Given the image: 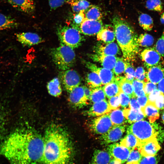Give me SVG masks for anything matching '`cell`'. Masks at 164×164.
I'll list each match as a JSON object with an SVG mask.
<instances>
[{"label":"cell","mask_w":164,"mask_h":164,"mask_svg":"<svg viewBox=\"0 0 164 164\" xmlns=\"http://www.w3.org/2000/svg\"><path fill=\"white\" fill-rule=\"evenodd\" d=\"M137 41L139 46L143 47H149L152 45L154 39L151 35L145 33L141 34L138 37Z\"/></svg>","instance_id":"8d00e7d4"},{"label":"cell","mask_w":164,"mask_h":164,"mask_svg":"<svg viewBox=\"0 0 164 164\" xmlns=\"http://www.w3.org/2000/svg\"><path fill=\"white\" fill-rule=\"evenodd\" d=\"M118 81L121 91L131 98L137 97L135 94L132 82L126 79L125 77H116Z\"/></svg>","instance_id":"cb8c5ba5"},{"label":"cell","mask_w":164,"mask_h":164,"mask_svg":"<svg viewBox=\"0 0 164 164\" xmlns=\"http://www.w3.org/2000/svg\"><path fill=\"white\" fill-rule=\"evenodd\" d=\"M47 88L49 94L53 96L58 97L62 93L60 83L58 78H54L48 82Z\"/></svg>","instance_id":"4dcf8cb0"},{"label":"cell","mask_w":164,"mask_h":164,"mask_svg":"<svg viewBox=\"0 0 164 164\" xmlns=\"http://www.w3.org/2000/svg\"><path fill=\"white\" fill-rule=\"evenodd\" d=\"M108 114L113 125H124L128 121L124 115L123 110L119 108L114 109Z\"/></svg>","instance_id":"f1b7e54d"},{"label":"cell","mask_w":164,"mask_h":164,"mask_svg":"<svg viewBox=\"0 0 164 164\" xmlns=\"http://www.w3.org/2000/svg\"><path fill=\"white\" fill-rule=\"evenodd\" d=\"M144 82L134 79L132 82L134 91L136 97L145 96L144 90Z\"/></svg>","instance_id":"f35d334b"},{"label":"cell","mask_w":164,"mask_h":164,"mask_svg":"<svg viewBox=\"0 0 164 164\" xmlns=\"http://www.w3.org/2000/svg\"><path fill=\"white\" fill-rule=\"evenodd\" d=\"M146 72L142 67H138L136 69L135 71V79L144 82L146 80Z\"/></svg>","instance_id":"7dc6e473"},{"label":"cell","mask_w":164,"mask_h":164,"mask_svg":"<svg viewBox=\"0 0 164 164\" xmlns=\"http://www.w3.org/2000/svg\"><path fill=\"white\" fill-rule=\"evenodd\" d=\"M83 87L85 95L87 100H90L92 88L88 87L86 86H84Z\"/></svg>","instance_id":"9f6ffc18"},{"label":"cell","mask_w":164,"mask_h":164,"mask_svg":"<svg viewBox=\"0 0 164 164\" xmlns=\"http://www.w3.org/2000/svg\"><path fill=\"white\" fill-rule=\"evenodd\" d=\"M124 73L126 79L132 82L135 78V70L132 66L128 62H127L126 67Z\"/></svg>","instance_id":"7bdbcfd3"},{"label":"cell","mask_w":164,"mask_h":164,"mask_svg":"<svg viewBox=\"0 0 164 164\" xmlns=\"http://www.w3.org/2000/svg\"><path fill=\"white\" fill-rule=\"evenodd\" d=\"M109 164H123L120 161L112 158Z\"/></svg>","instance_id":"91938a15"},{"label":"cell","mask_w":164,"mask_h":164,"mask_svg":"<svg viewBox=\"0 0 164 164\" xmlns=\"http://www.w3.org/2000/svg\"><path fill=\"white\" fill-rule=\"evenodd\" d=\"M160 21L162 24H164V13H163L161 16Z\"/></svg>","instance_id":"94428289"},{"label":"cell","mask_w":164,"mask_h":164,"mask_svg":"<svg viewBox=\"0 0 164 164\" xmlns=\"http://www.w3.org/2000/svg\"><path fill=\"white\" fill-rule=\"evenodd\" d=\"M113 126L108 113L94 118L92 121L91 127L94 133L102 135L107 132Z\"/></svg>","instance_id":"ba28073f"},{"label":"cell","mask_w":164,"mask_h":164,"mask_svg":"<svg viewBox=\"0 0 164 164\" xmlns=\"http://www.w3.org/2000/svg\"><path fill=\"white\" fill-rule=\"evenodd\" d=\"M51 55L57 67L61 70L69 69L75 62V54L73 49L67 46L61 45L52 49Z\"/></svg>","instance_id":"277c9868"},{"label":"cell","mask_w":164,"mask_h":164,"mask_svg":"<svg viewBox=\"0 0 164 164\" xmlns=\"http://www.w3.org/2000/svg\"><path fill=\"white\" fill-rule=\"evenodd\" d=\"M40 164H72L73 152L69 135L59 125L52 124L46 129L43 137Z\"/></svg>","instance_id":"7a4b0ae2"},{"label":"cell","mask_w":164,"mask_h":164,"mask_svg":"<svg viewBox=\"0 0 164 164\" xmlns=\"http://www.w3.org/2000/svg\"><path fill=\"white\" fill-rule=\"evenodd\" d=\"M72 0H49V4L52 9H56L63 5L64 4L68 3Z\"/></svg>","instance_id":"681fc988"},{"label":"cell","mask_w":164,"mask_h":164,"mask_svg":"<svg viewBox=\"0 0 164 164\" xmlns=\"http://www.w3.org/2000/svg\"><path fill=\"white\" fill-rule=\"evenodd\" d=\"M138 22L140 26L146 31L151 30L153 26V22L152 18L149 15L142 13L139 16Z\"/></svg>","instance_id":"d6a6232c"},{"label":"cell","mask_w":164,"mask_h":164,"mask_svg":"<svg viewBox=\"0 0 164 164\" xmlns=\"http://www.w3.org/2000/svg\"><path fill=\"white\" fill-rule=\"evenodd\" d=\"M127 62L123 58L117 57L115 65L112 70L114 74L117 76L124 73L126 66Z\"/></svg>","instance_id":"74e56055"},{"label":"cell","mask_w":164,"mask_h":164,"mask_svg":"<svg viewBox=\"0 0 164 164\" xmlns=\"http://www.w3.org/2000/svg\"><path fill=\"white\" fill-rule=\"evenodd\" d=\"M1 116L0 114V149L3 142L2 138V125Z\"/></svg>","instance_id":"680465c9"},{"label":"cell","mask_w":164,"mask_h":164,"mask_svg":"<svg viewBox=\"0 0 164 164\" xmlns=\"http://www.w3.org/2000/svg\"><path fill=\"white\" fill-rule=\"evenodd\" d=\"M156 107L159 110L164 109V94L161 93L154 102Z\"/></svg>","instance_id":"816d5d0a"},{"label":"cell","mask_w":164,"mask_h":164,"mask_svg":"<svg viewBox=\"0 0 164 164\" xmlns=\"http://www.w3.org/2000/svg\"><path fill=\"white\" fill-rule=\"evenodd\" d=\"M115 38L114 30H112L109 27H103L97 34L98 40L102 41L107 43L113 42Z\"/></svg>","instance_id":"484cf974"},{"label":"cell","mask_w":164,"mask_h":164,"mask_svg":"<svg viewBox=\"0 0 164 164\" xmlns=\"http://www.w3.org/2000/svg\"><path fill=\"white\" fill-rule=\"evenodd\" d=\"M123 110L124 117L130 124L143 120L145 117L141 110H135L129 108H125Z\"/></svg>","instance_id":"603a6c76"},{"label":"cell","mask_w":164,"mask_h":164,"mask_svg":"<svg viewBox=\"0 0 164 164\" xmlns=\"http://www.w3.org/2000/svg\"><path fill=\"white\" fill-rule=\"evenodd\" d=\"M157 89L156 84L149 81L144 82V90L147 97L152 91L154 90Z\"/></svg>","instance_id":"c3c4849f"},{"label":"cell","mask_w":164,"mask_h":164,"mask_svg":"<svg viewBox=\"0 0 164 164\" xmlns=\"http://www.w3.org/2000/svg\"><path fill=\"white\" fill-rule=\"evenodd\" d=\"M97 52V54L115 56L118 53L119 49L118 45L113 42L99 46Z\"/></svg>","instance_id":"d4e9b609"},{"label":"cell","mask_w":164,"mask_h":164,"mask_svg":"<svg viewBox=\"0 0 164 164\" xmlns=\"http://www.w3.org/2000/svg\"><path fill=\"white\" fill-rule=\"evenodd\" d=\"M162 119L163 121L164 122V111L162 115Z\"/></svg>","instance_id":"be15d7a7"},{"label":"cell","mask_w":164,"mask_h":164,"mask_svg":"<svg viewBox=\"0 0 164 164\" xmlns=\"http://www.w3.org/2000/svg\"><path fill=\"white\" fill-rule=\"evenodd\" d=\"M17 40L23 46H30L42 43L43 40L37 34L31 32H22L16 33Z\"/></svg>","instance_id":"2e32d148"},{"label":"cell","mask_w":164,"mask_h":164,"mask_svg":"<svg viewBox=\"0 0 164 164\" xmlns=\"http://www.w3.org/2000/svg\"><path fill=\"white\" fill-rule=\"evenodd\" d=\"M86 81L89 87L91 88L101 87L103 85L99 76L94 72H92L87 75Z\"/></svg>","instance_id":"e575fe53"},{"label":"cell","mask_w":164,"mask_h":164,"mask_svg":"<svg viewBox=\"0 0 164 164\" xmlns=\"http://www.w3.org/2000/svg\"><path fill=\"white\" fill-rule=\"evenodd\" d=\"M108 103L112 110L118 108L121 106L120 100L119 95L108 98Z\"/></svg>","instance_id":"bcb514c9"},{"label":"cell","mask_w":164,"mask_h":164,"mask_svg":"<svg viewBox=\"0 0 164 164\" xmlns=\"http://www.w3.org/2000/svg\"><path fill=\"white\" fill-rule=\"evenodd\" d=\"M69 93V101L74 106L81 108L88 104V100L84 94L83 87L78 86Z\"/></svg>","instance_id":"7c38bea8"},{"label":"cell","mask_w":164,"mask_h":164,"mask_svg":"<svg viewBox=\"0 0 164 164\" xmlns=\"http://www.w3.org/2000/svg\"><path fill=\"white\" fill-rule=\"evenodd\" d=\"M154 48L161 56L164 57V31L157 41Z\"/></svg>","instance_id":"f6af8a7d"},{"label":"cell","mask_w":164,"mask_h":164,"mask_svg":"<svg viewBox=\"0 0 164 164\" xmlns=\"http://www.w3.org/2000/svg\"><path fill=\"white\" fill-rule=\"evenodd\" d=\"M112 22L115 37L125 60H132L139 50L137 34L131 25L119 15L115 16Z\"/></svg>","instance_id":"3957f363"},{"label":"cell","mask_w":164,"mask_h":164,"mask_svg":"<svg viewBox=\"0 0 164 164\" xmlns=\"http://www.w3.org/2000/svg\"><path fill=\"white\" fill-rule=\"evenodd\" d=\"M84 11H81L74 15L73 17V22L74 24L72 26L78 29L79 27L85 19Z\"/></svg>","instance_id":"ee69618b"},{"label":"cell","mask_w":164,"mask_h":164,"mask_svg":"<svg viewBox=\"0 0 164 164\" xmlns=\"http://www.w3.org/2000/svg\"><path fill=\"white\" fill-rule=\"evenodd\" d=\"M145 6L148 9L157 12H161L163 8L162 3L160 0H147Z\"/></svg>","instance_id":"ab89813d"},{"label":"cell","mask_w":164,"mask_h":164,"mask_svg":"<svg viewBox=\"0 0 164 164\" xmlns=\"http://www.w3.org/2000/svg\"><path fill=\"white\" fill-rule=\"evenodd\" d=\"M106 96L101 86L92 88L90 100L94 103L106 100Z\"/></svg>","instance_id":"d590c367"},{"label":"cell","mask_w":164,"mask_h":164,"mask_svg":"<svg viewBox=\"0 0 164 164\" xmlns=\"http://www.w3.org/2000/svg\"><path fill=\"white\" fill-rule=\"evenodd\" d=\"M86 18L93 20H101L102 17L101 10L95 5H91L89 8L84 11Z\"/></svg>","instance_id":"1f68e13d"},{"label":"cell","mask_w":164,"mask_h":164,"mask_svg":"<svg viewBox=\"0 0 164 164\" xmlns=\"http://www.w3.org/2000/svg\"><path fill=\"white\" fill-rule=\"evenodd\" d=\"M142 155L138 148L131 150L126 163L138 162L142 158Z\"/></svg>","instance_id":"60d3db41"},{"label":"cell","mask_w":164,"mask_h":164,"mask_svg":"<svg viewBox=\"0 0 164 164\" xmlns=\"http://www.w3.org/2000/svg\"><path fill=\"white\" fill-rule=\"evenodd\" d=\"M107 151L112 158L123 164L127 162L131 151L119 143H114L109 145L107 148Z\"/></svg>","instance_id":"9c48e42d"},{"label":"cell","mask_w":164,"mask_h":164,"mask_svg":"<svg viewBox=\"0 0 164 164\" xmlns=\"http://www.w3.org/2000/svg\"><path fill=\"white\" fill-rule=\"evenodd\" d=\"M120 143L132 150L136 148L138 149L141 143L133 134L127 131V135L121 140Z\"/></svg>","instance_id":"4316f807"},{"label":"cell","mask_w":164,"mask_h":164,"mask_svg":"<svg viewBox=\"0 0 164 164\" xmlns=\"http://www.w3.org/2000/svg\"><path fill=\"white\" fill-rule=\"evenodd\" d=\"M159 157L156 155L153 156H142L138 164H157Z\"/></svg>","instance_id":"b9f144b4"},{"label":"cell","mask_w":164,"mask_h":164,"mask_svg":"<svg viewBox=\"0 0 164 164\" xmlns=\"http://www.w3.org/2000/svg\"><path fill=\"white\" fill-rule=\"evenodd\" d=\"M129 102V108L135 110H141V107L135 98H131Z\"/></svg>","instance_id":"db71d44e"},{"label":"cell","mask_w":164,"mask_h":164,"mask_svg":"<svg viewBox=\"0 0 164 164\" xmlns=\"http://www.w3.org/2000/svg\"><path fill=\"white\" fill-rule=\"evenodd\" d=\"M86 65L92 72L98 74L101 80L103 85L110 83L115 79L114 74L111 70L98 67L96 65L89 62L86 63Z\"/></svg>","instance_id":"4fadbf2b"},{"label":"cell","mask_w":164,"mask_h":164,"mask_svg":"<svg viewBox=\"0 0 164 164\" xmlns=\"http://www.w3.org/2000/svg\"><path fill=\"white\" fill-rule=\"evenodd\" d=\"M73 12L76 13L86 10L90 6V3L86 0H72L69 3Z\"/></svg>","instance_id":"836d02e7"},{"label":"cell","mask_w":164,"mask_h":164,"mask_svg":"<svg viewBox=\"0 0 164 164\" xmlns=\"http://www.w3.org/2000/svg\"><path fill=\"white\" fill-rule=\"evenodd\" d=\"M143 120L134 122L127 128V132L133 134L140 143L157 137L158 132L155 126Z\"/></svg>","instance_id":"5b68a950"},{"label":"cell","mask_w":164,"mask_h":164,"mask_svg":"<svg viewBox=\"0 0 164 164\" xmlns=\"http://www.w3.org/2000/svg\"><path fill=\"white\" fill-rule=\"evenodd\" d=\"M59 78L65 89L70 92L75 88L79 86L81 78L77 72L72 69L62 70L59 73Z\"/></svg>","instance_id":"52a82bcc"},{"label":"cell","mask_w":164,"mask_h":164,"mask_svg":"<svg viewBox=\"0 0 164 164\" xmlns=\"http://www.w3.org/2000/svg\"><path fill=\"white\" fill-rule=\"evenodd\" d=\"M158 89L164 94V77L158 84Z\"/></svg>","instance_id":"6f0895ef"},{"label":"cell","mask_w":164,"mask_h":164,"mask_svg":"<svg viewBox=\"0 0 164 164\" xmlns=\"http://www.w3.org/2000/svg\"><path fill=\"white\" fill-rule=\"evenodd\" d=\"M126 164H138V162H133L130 163H126Z\"/></svg>","instance_id":"6125c7cd"},{"label":"cell","mask_w":164,"mask_h":164,"mask_svg":"<svg viewBox=\"0 0 164 164\" xmlns=\"http://www.w3.org/2000/svg\"><path fill=\"white\" fill-rule=\"evenodd\" d=\"M126 125H113L106 133L102 135L101 138L103 144L114 143L119 140L125 131Z\"/></svg>","instance_id":"8fae6325"},{"label":"cell","mask_w":164,"mask_h":164,"mask_svg":"<svg viewBox=\"0 0 164 164\" xmlns=\"http://www.w3.org/2000/svg\"><path fill=\"white\" fill-rule=\"evenodd\" d=\"M44 138L35 130H16L3 141L1 153L11 164H38L42 159Z\"/></svg>","instance_id":"6da1fadb"},{"label":"cell","mask_w":164,"mask_h":164,"mask_svg":"<svg viewBox=\"0 0 164 164\" xmlns=\"http://www.w3.org/2000/svg\"><path fill=\"white\" fill-rule=\"evenodd\" d=\"M112 159L108 151L96 149L93 153L91 164H109Z\"/></svg>","instance_id":"7402d4cb"},{"label":"cell","mask_w":164,"mask_h":164,"mask_svg":"<svg viewBox=\"0 0 164 164\" xmlns=\"http://www.w3.org/2000/svg\"><path fill=\"white\" fill-rule=\"evenodd\" d=\"M146 73V80L157 84L164 77V68L161 65L148 67Z\"/></svg>","instance_id":"d6986e66"},{"label":"cell","mask_w":164,"mask_h":164,"mask_svg":"<svg viewBox=\"0 0 164 164\" xmlns=\"http://www.w3.org/2000/svg\"><path fill=\"white\" fill-rule=\"evenodd\" d=\"M57 34L61 45L77 48L81 44L82 38L79 30L73 26H64L59 27Z\"/></svg>","instance_id":"8992f818"},{"label":"cell","mask_w":164,"mask_h":164,"mask_svg":"<svg viewBox=\"0 0 164 164\" xmlns=\"http://www.w3.org/2000/svg\"><path fill=\"white\" fill-rule=\"evenodd\" d=\"M103 23L101 20H93L85 18L78 29L80 33L88 36L97 34L103 27Z\"/></svg>","instance_id":"30bf717a"},{"label":"cell","mask_w":164,"mask_h":164,"mask_svg":"<svg viewBox=\"0 0 164 164\" xmlns=\"http://www.w3.org/2000/svg\"><path fill=\"white\" fill-rule=\"evenodd\" d=\"M137 100L141 108L144 107L148 101V97L146 95L138 97H137Z\"/></svg>","instance_id":"11a10c76"},{"label":"cell","mask_w":164,"mask_h":164,"mask_svg":"<svg viewBox=\"0 0 164 164\" xmlns=\"http://www.w3.org/2000/svg\"><path fill=\"white\" fill-rule=\"evenodd\" d=\"M93 59L99 62L103 68L112 71L116 63L117 57L114 56L96 54L93 56Z\"/></svg>","instance_id":"ffe728a7"},{"label":"cell","mask_w":164,"mask_h":164,"mask_svg":"<svg viewBox=\"0 0 164 164\" xmlns=\"http://www.w3.org/2000/svg\"><path fill=\"white\" fill-rule=\"evenodd\" d=\"M161 92L158 89H155L149 94L147 97L148 101L152 103L154 102L160 94Z\"/></svg>","instance_id":"f5cc1de1"},{"label":"cell","mask_w":164,"mask_h":164,"mask_svg":"<svg viewBox=\"0 0 164 164\" xmlns=\"http://www.w3.org/2000/svg\"><path fill=\"white\" fill-rule=\"evenodd\" d=\"M160 148L155 137L141 143L138 149L142 156H153L156 155Z\"/></svg>","instance_id":"9a60e30c"},{"label":"cell","mask_w":164,"mask_h":164,"mask_svg":"<svg viewBox=\"0 0 164 164\" xmlns=\"http://www.w3.org/2000/svg\"><path fill=\"white\" fill-rule=\"evenodd\" d=\"M141 56L147 68L159 64L161 60V56L154 47L144 49L141 52Z\"/></svg>","instance_id":"5bb4252c"},{"label":"cell","mask_w":164,"mask_h":164,"mask_svg":"<svg viewBox=\"0 0 164 164\" xmlns=\"http://www.w3.org/2000/svg\"><path fill=\"white\" fill-rule=\"evenodd\" d=\"M141 110L145 117L147 116L150 123H153L159 117V109L154 103L148 101L146 105L141 108Z\"/></svg>","instance_id":"44dd1931"},{"label":"cell","mask_w":164,"mask_h":164,"mask_svg":"<svg viewBox=\"0 0 164 164\" xmlns=\"http://www.w3.org/2000/svg\"><path fill=\"white\" fill-rule=\"evenodd\" d=\"M111 110L106 100L94 103L87 111V114L91 116H99L107 114Z\"/></svg>","instance_id":"ac0fdd59"},{"label":"cell","mask_w":164,"mask_h":164,"mask_svg":"<svg viewBox=\"0 0 164 164\" xmlns=\"http://www.w3.org/2000/svg\"><path fill=\"white\" fill-rule=\"evenodd\" d=\"M118 95L120 100L121 107L125 108L129 106L131 98L129 96L121 91Z\"/></svg>","instance_id":"f907efd6"},{"label":"cell","mask_w":164,"mask_h":164,"mask_svg":"<svg viewBox=\"0 0 164 164\" xmlns=\"http://www.w3.org/2000/svg\"><path fill=\"white\" fill-rule=\"evenodd\" d=\"M8 2L16 9L27 14L32 13L35 10L34 0H7Z\"/></svg>","instance_id":"e0dca14e"},{"label":"cell","mask_w":164,"mask_h":164,"mask_svg":"<svg viewBox=\"0 0 164 164\" xmlns=\"http://www.w3.org/2000/svg\"><path fill=\"white\" fill-rule=\"evenodd\" d=\"M18 25V23L14 18L0 13V31L14 28Z\"/></svg>","instance_id":"f546056e"},{"label":"cell","mask_w":164,"mask_h":164,"mask_svg":"<svg viewBox=\"0 0 164 164\" xmlns=\"http://www.w3.org/2000/svg\"><path fill=\"white\" fill-rule=\"evenodd\" d=\"M103 88L106 97L108 98L118 95L121 91L116 77L114 81L104 85Z\"/></svg>","instance_id":"83f0119b"}]
</instances>
